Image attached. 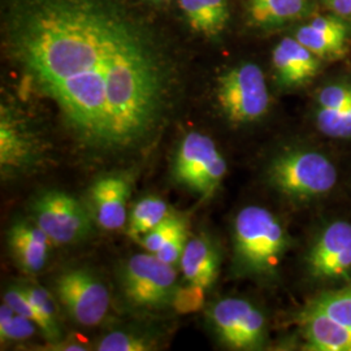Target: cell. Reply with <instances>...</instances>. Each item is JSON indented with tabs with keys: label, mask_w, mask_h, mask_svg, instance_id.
Instances as JSON below:
<instances>
[{
	"label": "cell",
	"mask_w": 351,
	"mask_h": 351,
	"mask_svg": "<svg viewBox=\"0 0 351 351\" xmlns=\"http://www.w3.org/2000/svg\"><path fill=\"white\" fill-rule=\"evenodd\" d=\"M7 50L88 150L139 149L162 126L173 66L120 0H14Z\"/></svg>",
	"instance_id": "obj_1"
},
{
	"label": "cell",
	"mask_w": 351,
	"mask_h": 351,
	"mask_svg": "<svg viewBox=\"0 0 351 351\" xmlns=\"http://www.w3.org/2000/svg\"><path fill=\"white\" fill-rule=\"evenodd\" d=\"M233 267L239 276L275 277L290 247L288 229L262 206H246L236 215L232 229Z\"/></svg>",
	"instance_id": "obj_2"
},
{
	"label": "cell",
	"mask_w": 351,
	"mask_h": 351,
	"mask_svg": "<svg viewBox=\"0 0 351 351\" xmlns=\"http://www.w3.org/2000/svg\"><path fill=\"white\" fill-rule=\"evenodd\" d=\"M271 188L287 199L308 204L328 197L339 182V168L326 152L294 146L276 154L265 168Z\"/></svg>",
	"instance_id": "obj_3"
},
{
	"label": "cell",
	"mask_w": 351,
	"mask_h": 351,
	"mask_svg": "<svg viewBox=\"0 0 351 351\" xmlns=\"http://www.w3.org/2000/svg\"><path fill=\"white\" fill-rule=\"evenodd\" d=\"M302 350L351 351V281L319 293L298 315Z\"/></svg>",
	"instance_id": "obj_4"
},
{
	"label": "cell",
	"mask_w": 351,
	"mask_h": 351,
	"mask_svg": "<svg viewBox=\"0 0 351 351\" xmlns=\"http://www.w3.org/2000/svg\"><path fill=\"white\" fill-rule=\"evenodd\" d=\"M216 99L226 120L246 125L262 120L269 111L271 94L262 68L241 63L217 78Z\"/></svg>",
	"instance_id": "obj_5"
},
{
	"label": "cell",
	"mask_w": 351,
	"mask_h": 351,
	"mask_svg": "<svg viewBox=\"0 0 351 351\" xmlns=\"http://www.w3.org/2000/svg\"><path fill=\"white\" fill-rule=\"evenodd\" d=\"M304 271L317 285L336 288L351 281V221L329 220L315 232L306 254Z\"/></svg>",
	"instance_id": "obj_6"
},
{
	"label": "cell",
	"mask_w": 351,
	"mask_h": 351,
	"mask_svg": "<svg viewBox=\"0 0 351 351\" xmlns=\"http://www.w3.org/2000/svg\"><path fill=\"white\" fill-rule=\"evenodd\" d=\"M226 171V158L208 136L191 132L181 141L172 167L176 182L207 198L220 188Z\"/></svg>",
	"instance_id": "obj_7"
},
{
	"label": "cell",
	"mask_w": 351,
	"mask_h": 351,
	"mask_svg": "<svg viewBox=\"0 0 351 351\" xmlns=\"http://www.w3.org/2000/svg\"><path fill=\"white\" fill-rule=\"evenodd\" d=\"M207 317L213 333L228 349H263L268 339V323L263 311L243 298H223L208 308Z\"/></svg>",
	"instance_id": "obj_8"
},
{
	"label": "cell",
	"mask_w": 351,
	"mask_h": 351,
	"mask_svg": "<svg viewBox=\"0 0 351 351\" xmlns=\"http://www.w3.org/2000/svg\"><path fill=\"white\" fill-rule=\"evenodd\" d=\"M176 280L175 267L164 263L151 252L132 256L121 272V285L128 302L149 310L172 303Z\"/></svg>",
	"instance_id": "obj_9"
},
{
	"label": "cell",
	"mask_w": 351,
	"mask_h": 351,
	"mask_svg": "<svg viewBox=\"0 0 351 351\" xmlns=\"http://www.w3.org/2000/svg\"><path fill=\"white\" fill-rule=\"evenodd\" d=\"M32 213L51 242L71 245L86 239L93 229V216L85 204L73 195L52 190L33 202Z\"/></svg>",
	"instance_id": "obj_10"
},
{
	"label": "cell",
	"mask_w": 351,
	"mask_h": 351,
	"mask_svg": "<svg viewBox=\"0 0 351 351\" xmlns=\"http://www.w3.org/2000/svg\"><path fill=\"white\" fill-rule=\"evenodd\" d=\"M55 293L77 324L95 326L110 308V291L99 277L85 268H73L55 280Z\"/></svg>",
	"instance_id": "obj_11"
},
{
	"label": "cell",
	"mask_w": 351,
	"mask_h": 351,
	"mask_svg": "<svg viewBox=\"0 0 351 351\" xmlns=\"http://www.w3.org/2000/svg\"><path fill=\"white\" fill-rule=\"evenodd\" d=\"M293 37L324 60L342 58L351 39V21L337 14L313 16L308 23L298 26Z\"/></svg>",
	"instance_id": "obj_12"
},
{
	"label": "cell",
	"mask_w": 351,
	"mask_h": 351,
	"mask_svg": "<svg viewBox=\"0 0 351 351\" xmlns=\"http://www.w3.org/2000/svg\"><path fill=\"white\" fill-rule=\"evenodd\" d=\"M323 60L295 38H282L272 51V69L277 86L295 90L308 85L319 73Z\"/></svg>",
	"instance_id": "obj_13"
},
{
	"label": "cell",
	"mask_w": 351,
	"mask_h": 351,
	"mask_svg": "<svg viewBox=\"0 0 351 351\" xmlns=\"http://www.w3.org/2000/svg\"><path fill=\"white\" fill-rule=\"evenodd\" d=\"M130 194L132 186L124 176L99 177L88 190V210L94 223L104 230H117L125 226Z\"/></svg>",
	"instance_id": "obj_14"
},
{
	"label": "cell",
	"mask_w": 351,
	"mask_h": 351,
	"mask_svg": "<svg viewBox=\"0 0 351 351\" xmlns=\"http://www.w3.org/2000/svg\"><path fill=\"white\" fill-rule=\"evenodd\" d=\"M37 158L33 134L12 113L1 107L0 119V168L3 176L21 172Z\"/></svg>",
	"instance_id": "obj_15"
},
{
	"label": "cell",
	"mask_w": 351,
	"mask_h": 351,
	"mask_svg": "<svg viewBox=\"0 0 351 351\" xmlns=\"http://www.w3.org/2000/svg\"><path fill=\"white\" fill-rule=\"evenodd\" d=\"M317 0H249L247 19L254 27L272 30L314 16Z\"/></svg>",
	"instance_id": "obj_16"
},
{
	"label": "cell",
	"mask_w": 351,
	"mask_h": 351,
	"mask_svg": "<svg viewBox=\"0 0 351 351\" xmlns=\"http://www.w3.org/2000/svg\"><path fill=\"white\" fill-rule=\"evenodd\" d=\"M8 245L16 263L27 274H38L46 265L51 239L36 223H14L8 232Z\"/></svg>",
	"instance_id": "obj_17"
},
{
	"label": "cell",
	"mask_w": 351,
	"mask_h": 351,
	"mask_svg": "<svg viewBox=\"0 0 351 351\" xmlns=\"http://www.w3.org/2000/svg\"><path fill=\"white\" fill-rule=\"evenodd\" d=\"M180 263L188 282L208 289L219 276L220 254L213 241L202 234L189 239Z\"/></svg>",
	"instance_id": "obj_18"
},
{
	"label": "cell",
	"mask_w": 351,
	"mask_h": 351,
	"mask_svg": "<svg viewBox=\"0 0 351 351\" xmlns=\"http://www.w3.org/2000/svg\"><path fill=\"white\" fill-rule=\"evenodd\" d=\"M189 25L206 37L220 36L229 23L228 0H178Z\"/></svg>",
	"instance_id": "obj_19"
},
{
	"label": "cell",
	"mask_w": 351,
	"mask_h": 351,
	"mask_svg": "<svg viewBox=\"0 0 351 351\" xmlns=\"http://www.w3.org/2000/svg\"><path fill=\"white\" fill-rule=\"evenodd\" d=\"M171 213L162 198L146 197L133 207L128 221V233L133 239H141Z\"/></svg>",
	"instance_id": "obj_20"
},
{
	"label": "cell",
	"mask_w": 351,
	"mask_h": 351,
	"mask_svg": "<svg viewBox=\"0 0 351 351\" xmlns=\"http://www.w3.org/2000/svg\"><path fill=\"white\" fill-rule=\"evenodd\" d=\"M21 288L39 315V319H40L39 329L43 332L45 337L51 342L58 341L62 336V332H60L59 323L56 320L55 303L52 301L50 294L45 289L37 285H21Z\"/></svg>",
	"instance_id": "obj_21"
},
{
	"label": "cell",
	"mask_w": 351,
	"mask_h": 351,
	"mask_svg": "<svg viewBox=\"0 0 351 351\" xmlns=\"http://www.w3.org/2000/svg\"><path fill=\"white\" fill-rule=\"evenodd\" d=\"M316 129L333 141H351V103L339 111L313 110Z\"/></svg>",
	"instance_id": "obj_22"
},
{
	"label": "cell",
	"mask_w": 351,
	"mask_h": 351,
	"mask_svg": "<svg viewBox=\"0 0 351 351\" xmlns=\"http://www.w3.org/2000/svg\"><path fill=\"white\" fill-rule=\"evenodd\" d=\"M350 103L351 77H337L316 90L313 110L339 111Z\"/></svg>",
	"instance_id": "obj_23"
},
{
	"label": "cell",
	"mask_w": 351,
	"mask_h": 351,
	"mask_svg": "<svg viewBox=\"0 0 351 351\" xmlns=\"http://www.w3.org/2000/svg\"><path fill=\"white\" fill-rule=\"evenodd\" d=\"M185 229L186 224L182 217L171 213L159 226H155L146 236L139 239V242L147 252L156 254L167 242L175 239L177 234H180Z\"/></svg>",
	"instance_id": "obj_24"
},
{
	"label": "cell",
	"mask_w": 351,
	"mask_h": 351,
	"mask_svg": "<svg viewBox=\"0 0 351 351\" xmlns=\"http://www.w3.org/2000/svg\"><path fill=\"white\" fill-rule=\"evenodd\" d=\"M154 348V343L145 336L137 333L116 330L108 333L99 341L97 350L99 351H147Z\"/></svg>",
	"instance_id": "obj_25"
},
{
	"label": "cell",
	"mask_w": 351,
	"mask_h": 351,
	"mask_svg": "<svg viewBox=\"0 0 351 351\" xmlns=\"http://www.w3.org/2000/svg\"><path fill=\"white\" fill-rule=\"evenodd\" d=\"M204 290L206 289L190 282L186 287H182V288L177 287L171 304L180 314L195 313L204 303Z\"/></svg>",
	"instance_id": "obj_26"
},
{
	"label": "cell",
	"mask_w": 351,
	"mask_h": 351,
	"mask_svg": "<svg viewBox=\"0 0 351 351\" xmlns=\"http://www.w3.org/2000/svg\"><path fill=\"white\" fill-rule=\"evenodd\" d=\"M36 326L30 319L16 313L7 326H0L1 343L30 339L36 332Z\"/></svg>",
	"instance_id": "obj_27"
},
{
	"label": "cell",
	"mask_w": 351,
	"mask_h": 351,
	"mask_svg": "<svg viewBox=\"0 0 351 351\" xmlns=\"http://www.w3.org/2000/svg\"><path fill=\"white\" fill-rule=\"evenodd\" d=\"M188 229H185L180 234H177L175 239L167 242L155 255L160 261H163L164 263L171 264L175 267L176 264L180 263L182 254L188 245Z\"/></svg>",
	"instance_id": "obj_28"
},
{
	"label": "cell",
	"mask_w": 351,
	"mask_h": 351,
	"mask_svg": "<svg viewBox=\"0 0 351 351\" xmlns=\"http://www.w3.org/2000/svg\"><path fill=\"white\" fill-rule=\"evenodd\" d=\"M329 13L351 21V0H320Z\"/></svg>",
	"instance_id": "obj_29"
}]
</instances>
